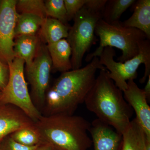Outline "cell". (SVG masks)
<instances>
[{
	"label": "cell",
	"mask_w": 150,
	"mask_h": 150,
	"mask_svg": "<svg viewBox=\"0 0 150 150\" xmlns=\"http://www.w3.org/2000/svg\"><path fill=\"white\" fill-rule=\"evenodd\" d=\"M34 123L20 108L0 102V142L17 130L33 126Z\"/></svg>",
	"instance_id": "12"
},
{
	"label": "cell",
	"mask_w": 150,
	"mask_h": 150,
	"mask_svg": "<svg viewBox=\"0 0 150 150\" xmlns=\"http://www.w3.org/2000/svg\"><path fill=\"white\" fill-rule=\"evenodd\" d=\"M103 13L84 6L74 17V23L67 38L71 48L72 70L80 69L85 54L95 40V30L98 22L102 18Z\"/></svg>",
	"instance_id": "6"
},
{
	"label": "cell",
	"mask_w": 150,
	"mask_h": 150,
	"mask_svg": "<svg viewBox=\"0 0 150 150\" xmlns=\"http://www.w3.org/2000/svg\"><path fill=\"white\" fill-rule=\"evenodd\" d=\"M89 133L94 150H121L123 135L98 118L91 123Z\"/></svg>",
	"instance_id": "11"
},
{
	"label": "cell",
	"mask_w": 150,
	"mask_h": 150,
	"mask_svg": "<svg viewBox=\"0 0 150 150\" xmlns=\"http://www.w3.org/2000/svg\"><path fill=\"white\" fill-rule=\"evenodd\" d=\"M87 2V0H64L68 21L74 19Z\"/></svg>",
	"instance_id": "23"
},
{
	"label": "cell",
	"mask_w": 150,
	"mask_h": 150,
	"mask_svg": "<svg viewBox=\"0 0 150 150\" xmlns=\"http://www.w3.org/2000/svg\"><path fill=\"white\" fill-rule=\"evenodd\" d=\"M40 17L30 14H19L15 28V35H36L43 21Z\"/></svg>",
	"instance_id": "18"
},
{
	"label": "cell",
	"mask_w": 150,
	"mask_h": 150,
	"mask_svg": "<svg viewBox=\"0 0 150 150\" xmlns=\"http://www.w3.org/2000/svg\"><path fill=\"white\" fill-rule=\"evenodd\" d=\"M16 0L0 1V60L8 64L15 58V28L19 13Z\"/></svg>",
	"instance_id": "9"
},
{
	"label": "cell",
	"mask_w": 150,
	"mask_h": 150,
	"mask_svg": "<svg viewBox=\"0 0 150 150\" xmlns=\"http://www.w3.org/2000/svg\"><path fill=\"white\" fill-rule=\"evenodd\" d=\"M34 125L40 142L56 150H88L93 144L88 134L91 123L82 116L42 115Z\"/></svg>",
	"instance_id": "3"
},
{
	"label": "cell",
	"mask_w": 150,
	"mask_h": 150,
	"mask_svg": "<svg viewBox=\"0 0 150 150\" xmlns=\"http://www.w3.org/2000/svg\"><path fill=\"white\" fill-rule=\"evenodd\" d=\"M25 62L15 57L9 63V77L7 84L1 92L0 102L15 105L24 111L34 122L42 115L33 102L25 77Z\"/></svg>",
	"instance_id": "7"
},
{
	"label": "cell",
	"mask_w": 150,
	"mask_h": 150,
	"mask_svg": "<svg viewBox=\"0 0 150 150\" xmlns=\"http://www.w3.org/2000/svg\"><path fill=\"white\" fill-rule=\"evenodd\" d=\"M44 3L47 17L56 19L69 25L64 0H47Z\"/></svg>",
	"instance_id": "22"
},
{
	"label": "cell",
	"mask_w": 150,
	"mask_h": 150,
	"mask_svg": "<svg viewBox=\"0 0 150 150\" xmlns=\"http://www.w3.org/2000/svg\"><path fill=\"white\" fill-rule=\"evenodd\" d=\"M1 92L0 91V98H1Z\"/></svg>",
	"instance_id": "29"
},
{
	"label": "cell",
	"mask_w": 150,
	"mask_h": 150,
	"mask_svg": "<svg viewBox=\"0 0 150 150\" xmlns=\"http://www.w3.org/2000/svg\"><path fill=\"white\" fill-rule=\"evenodd\" d=\"M53 149H54V148H53ZM53 150H56V149H53Z\"/></svg>",
	"instance_id": "30"
},
{
	"label": "cell",
	"mask_w": 150,
	"mask_h": 150,
	"mask_svg": "<svg viewBox=\"0 0 150 150\" xmlns=\"http://www.w3.org/2000/svg\"><path fill=\"white\" fill-rule=\"evenodd\" d=\"M122 135L121 150H146V136L136 118L131 121L129 127Z\"/></svg>",
	"instance_id": "17"
},
{
	"label": "cell",
	"mask_w": 150,
	"mask_h": 150,
	"mask_svg": "<svg viewBox=\"0 0 150 150\" xmlns=\"http://www.w3.org/2000/svg\"><path fill=\"white\" fill-rule=\"evenodd\" d=\"M123 93L125 100L136 113V118L147 138L150 139V107L144 92L134 80H130Z\"/></svg>",
	"instance_id": "10"
},
{
	"label": "cell",
	"mask_w": 150,
	"mask_h": 150,
	"mask_svg": "<svg viewBox=\"0 0 150 150\" xmlns=\"http://www.w3.org/2000/svg\"><path fill=\"white\" fill-rule=\"evenodd\" d=\"M121 22L109 24L102 18L98 21L95 33L99 37L100 45L93 52L86 56V62H90L94 57H99L106 47H115L122 51V55L117 59L121 63L138 55L140 43L147 39L146 36L139 30L122 26Z\"/></svg>",
	"instance_id": "4"
},
{
	"label": "cell",
	"mask_w": 150,
	"mask_h": 150,
	"mask_svg": "<svg viewBox=\"0 0 150 150\" xmlns=\"http://www.w3.org/2000/svg\"><path fill=\"white\" fill-rule=\"evenodd\" d=\"M136 1L135 0H107L103 13V19L109 24L120 22L123 13Z\"/></svg>",
	"instance_id": "19"
},
{
	"label": "cell",
	"mask_w": 150,
	"mask_h": 150,
	"mask_svg": "<svg viewBox=\"0 0 150 150\" xmlns=\"http://www.w3.org/2000/svg\"><path fill=\"white\" fill-rule=\"evenodd\" d=\"M89 110L98 118L123 134L131 123L134 110L108 76L107 69L100 70L84 100Z\"/></svg>",
	"instance_id": "2"
},
{
	"label": "cell",
	"mask_w": 150,
	"mask_h": 150,
	"mask_svg": "<svg viewBox=\"0 0 150 150\" xmlns=\"http://www.w3.org/2000/svg\"><path fill=\"white\" fill-rule=\"evenodd\" d=\"M9 136L15 142L25 146H35L40 143L39 134L34 125L18 129Z\"/></svg>",
	"instance_id": "20"
},
{
	"label": "cell",
	"mask_w": 150,
	"mask_h": 150,
	"mask_svg": "<svg viewBox=\"0 0 150 150\" xmlns=\"http://www.w3.org/2000/svg\"><path fill=\"white\" fill-rule=\"evenodd\" d=\"M107 0H87L85 6L95 11L103 13Z\"/></svg>",
	"instance_id": "26"
},
{
	"label": "cell",
	"mask_w": 150,
	"mask_h": 150,
	"mask_svg": "<svg viewBox=\"0 0 150 150\" xmlns=\"http://www.w3.org/2000/svg\"><path fill=\"white\" fill-rule=\"evenodd\" d=\"M99 69H106L98 57H94L83 68L62 73L46 92L43 115L74 114L79 105L84 102Z\"/></svg>",
	"instance_id": "1"
},
{
	"label": "cell",
	"mask_w": 150,
	"mask_h": 150,
	"mask_svg": "<svg viewBox=\"0 0 150 150\" xmlns=\"http://www.w3.org/2000/svg\"><path fill=\"white\" fill-rule=\"evenodd\" d=\"M143 90L146 96L148 101H149L150 99V75L148 77L147 81Z\"/></svg>",
	"instance_id": "28"
},
{
	"label": "cell",
	"mask_w": 150,
	"mask_h": 150,
	"mask_svg": "<svg viewBox=\"0 0 150 150\" xmlns=\"http://www.w3.org/2000/svg\"><path fill=\"white\" fill-rule=\"evenodd\" d=\"M71 27L56 19L48 18L43 21L39 32L47 45L67 38Z\"/></svg>",
	"instance_id": "15"
},
{
	"label": "cell",
	"mask_w": 150,
	"mask_h": 150,
	"mask_svg": "<svg viewBox=\"0 0 150 150\" xmlns=\"http://www.w3.org/2000/svg\"><path fill=\"white\" fill-rule=\"evenodd\" d=\"M9 68L8 64L0 60V91L6 87L9 77Z\"/></svg>",
	"instance_id": "25"
},
{
	"label": "cell",
	"mask_w": 150,
	"mask_h": 150,
	"mask_svg": "<svg viewBox=\"0 0 150 150\" xmlns=\"http://www.w3.org/2000/svg\"><path fill=\"white\" fill-rule=\"evenodd\" d=\"M36 146L28 147L23 146L15 142L10 136L0 142V150H33Z\"/></svg>",
	"instance_id": "24"
},
{
	"label": "cell",
	"mask_w": 150,
	"mask_h": 150,
	"mask_svg": "<svg viewBox=\"0 0 150 150\" xmlns=\"http://www.w3.org/2000/svg\"><path fill=\"white\" fill-rule=\"evenodd\" d=\"M38 38L36 35H22L16 37L13 51L15 57L24 61L26 66L32 63L38 48Z\"/></svg>",
	"instance_id": "16"
},
{
	"label": "cell",
	"mask_w": 150,
	"mask_h": 150,
	"mask_svg": "<svg viewBox=\"0 0 150 150\" xmlns=\"http://www.w3.org/2000/svg\"><path fill=\"white\" fill-rule=\"evenodd\" d=\"M116 53L112 47L104 48L99 56L100 64L108 70V76L119 89L123 92L127 87V81L137 78V70L141 64H144V74L140 79L141 83H144L150 75V40H143L139 46L138 55L123 63L115 62Z\"/></svg>",
	"instance_id": "5"
},
{
	"label": "cell",
	"mask_w": 150,
	"mask_h": 150,
	"mask_svg": "<svg viewBox=\"0 0 150 150\" xmlns=\"http://www.w3.org/2000/svg\"><path fill=\"white\" fill-rule=\"evenodd\" d=\"M53 147L49 144L44 142H40L33 150H53Z\"/></svg>",
	"instance_id": "27"
},
{
	"label": "cell",
	"mask_w": 150,
	"mask_h": 150,
	"mask_svg": "<svg viewBox=\"0 0 150 150\" xmlns=\"http://www.w3.org/2000/svg\"><path fill=\"white\" fill-rule=\"evenodd\" d=\"M52 66L47 46L41 45L38 46L31 64L26 66V77L31 90L30 97L40 112L44 106Z\"/></svg>",
	"instance_id": "8"
},
{
	"label": "cell",
	"mask_w": 150,
	"mask_h": 150,
	"mask_svg": "<svg viewBox=\"0 0 150 150\" xmlns=\"http://www.w3.org/2000/svg\"><path fill=\"white\" fill-rule=\"evenodd\" d=\"M133 5L134 13L128 19L121 22V24L124 27L139 30L150 40V1L138 0Z\"/></svg>",
	"instance_id": "13"
},
{
	"label": "cell",
	"mask_w": 150,
	"mask_h": 150,
	"mask_svg": "<svg viewBox=\"0 0 150 150\" xmlns=\"http://www.w3.org/2000/svg\"><path fill=\"white\" fill-rule=\"evenodd\" d=\"M47 47L52 62V69L62 73L72 69L70 59L71 48L67 39L49 44Z\"/></svg>",
	"instance_id": "14"
},
{
	"label": "cell",
	"mask_w": 150,
	"mask_h": 150,
	"mask_svg": "<svg viewBox=\"0 0 150 150\" xmlns=\"http://www.w3.org/2000/svg\"><path fill=\"white\" fill-rule=\"evenodd\" d=\"M17 11L21 14L26 13L40 17L43 19L47 18L45 3L42 0H19L17 1Z\"/></svg>",
	"instance_id": "21"
}]
</instances>
